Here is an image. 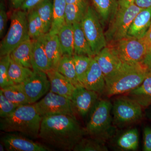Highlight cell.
<instances>
[{
  "instance_id": "f35d334b",
  "label": "cell",
  "mask_w": 151,
  "mask_h": 151,
  "mask_svg": "<svg viewBox=\"0 0 151 151\" xmlns=\"http://www.w3.org/2000/svg\"><path fill=\"white\" fill-rule=\"evenodd\" d=\"M44 1L45 0H25L20 9L28 12L34 9Z\"/></svg>"
},
{
  "instance_id": "74e56055",
  "label": "cell",
  "mask_w": 151,
  "mask_h": 151,
  "mask_svg": "<svg viewBox=\"0 0 151 151\" xmlns=\"http://www.w3.org/2000/svg\"><path fill=\"white\" fill-rule=\"evenodd\" d=\"M144 151H151V128L146 127L143 131V147Z\"/></svg>"
},
{
  "instance_id": "ee69618b",
  "label": "cell",
  "mask_w": 151,
  "mask_h": 151,
  "mask_svg": "<svg viewBox=\"0 0 151 151\" xmlns=\"http://www.w3.org/2000/svg\"><path fill=\"white\" fill-rule=\"evenodd\" d=\"M25 0H9V4L12 9L14 10L20 9Z\"/></svg>"
},
{
  "instance_id": "60d3db41",
  "label": "cell",
  "mask_w": 151,
  "mask_h": 151,
  "mask_svg": "<svg viewBox=\"0 0 151 151\" xmlns=\"http://www.w3.org/2000/svg\"><path fill=\"white\" fill-rule=\"evenodd\" d=\"M142 39L145 44L147 50H148L151 47V23L148 30Z\"/></svg>"
},
{
  "instance_id": "3957f363",
  "label": "cell",
  "mask_w": 151,
  "mask_h": 151,
  "mask_svg": "<svg viewBox=\"0 0 151 151\" xmlns=\"http://www.w3.org/2000/svg\"><path fill=\"white\" fill-rule=\"evenodd\" d=\"M142 64L123 63L115 74L106 79L105 93L108 97L127 94L139 86L150 74Z\"/></svg>"
},
{
  "instance_id": "83f0119b",
  "label": "cell",
  "mask_w": 151,
  "mask_h": 151,
  "mask_svg": "<svg viewBox=\"0 0 151 151\" xmlns=\"http://www.w3.org/2000/svg\"><path fill=\"white\" fill-rule=\"evenodd\" d=\"M56 70L64 76L76 87L81 85L77 79L73 56L63 55Z\"/></svg>"
},
{
  "instance_id": "277c9868",
  "label": "cell",
  "mask_w": 151,
  "mask_h": 151,
  "mask_svg": "<svg viewBox=\"0 0 151 151\" xmlns=\"http://www.w3.org/2000/svg\"><path fill=\"white\" fill-rule=\"evenodd\" d=\"M112 103L106 99L99 100L89 114L85 130L86 135L106 141L115 134L112 116Z\"/></svg>"
},
{
  "instance_id": "bcb514c9",
  "label": "cell",
  "mask_w": 151,
  "mask_h": 151,
  "mask_svg": "<svg viewBox=\"0 0 151 151\" xmlns=\"http://www.w3.org/2000/svg\"><path fill=\"white\" fill-rule=\"evenodd\" d=\"M6 149L2 143L1 142V144H0V151H4Z\"/></svg>"
},
{
  "instance_id": "44dd1931",
  "label": "cell",
  "mask_w": 151,
  "mask_h": 151,
  "mask_svg": "<svg viewBox=\"0 0 151 151\" xmlns=\"http://www.w3.org/2000/svg\"><path fill=\"white\" fill-rule=\"evenodd\" d=\"M127 96L135 100L142 108L151 105V73L139 86L127 93Z\"/></svg>"
},
{
  "instance_id": "5bb4252c",
  "label": "cell",
  "mask_w": 151,
  "mask_h": 151,
  "mask_svg": "<svg viewBox=\"0 0 151 151\" xmlns=\"http://www.w3.org/2000/svg\"><path fill=\"white\" fill-rule=\"evenodd\" d=\"M94 58L100 65L105 80L113 76L124 63L112 47H105Z\"/></svg>"
},
{
  "instance_id": "cb8c5ba5",
  "label": "cell",
  "mask_w": 151,
  "mask_h": 151,
  "mask_svg": "<svg viewBox=\"0 0 151 151\" xmlns=\"http://www.w3.org/2000/svg\"><path fill=\"white\" fill-rule=\"evenodd\" d=\"M63 55L73 56L74 53V33L73 25H63L57 34Z\"/></svg>"
},
{
  "instance_id": "6da1fadb",
  "label": "cell",
  "mask_w": 151,
  "mask_h": 151,
  "mask_svg": "<svg viewBox=\"0 0 151 151\" xmlns=\"http://www.w3.org/2000/svg\"><path fill=\"white\" fill-rule=\"evenodd\" d=\"M86 135L76 117L60 114L42 118L39 138L55 148L71 151Z\"/></svg>"
},
{
  "instance_id": "d6a6232c",
  "label": "cell",
  "mask_w": 151,
  "mask_h": 151,
  "mask_svg": "<svg viewBox=\"0 0 151 151\" xmlns=\"http://www.w3.org/2000/svg\"><path fill=\"white\" fill-rule=\"evenodd\" d=\"M105 141L97 138H83L73 148L74 151H108Z\"/></svg>"
},
{
  "instance_id": "b9f144b4",
  "label": "cell",
  "mask_w": 151,
  "mask_h": 151,
  "mask_svg": "<svg viewBox=\"0 0 151 151\" xmlns=\"http://www.w3.org/2000/svg\"><path fill=\"white\" fill-rule=\"evenodd\" d=\"M142 64L148 68L149 69L151 67V47L147 51Z\"/></svg>"
},
{
  "instance_id": "8992f818",
  "label": "cell",
  "mask_w": 151,
  "mask_h": 151,
  "mask_svg": "<svg viewBox=\"0 0 151 151\" xmlns=\"http://www.w3.org/2000/svg\"><path fill=\"white\" fill-rule=\"evenodd\" d=\"M142 107L127 95L116 98L112 104L113 124L124 128L140 121L143 117Z\"/></svg>"
},
{
  "instance_id": "7a4b0ae2",
  "label": "cell",
  "mask_w": 151,
  "mask_h": 151,
  "mask_svg": "<svg viewBox=\"0 0 151 151\" xmlns=\"http://www.w3.org/2000/svg\"><path fill=\"white\" fill-rule=\"evenodd\" d=\"M42 119L34 104L20 105L10 115L1 118L0 129L36 139L39 137Z\"/></svg>"
},
{
  "instance_id": "7402d4cb",
  "label": "cell",
  "mask_w": 151,
  "mask_h": 151,
  "mask_svg": "<svg viewBox=\"0 0 151 151\" xmlns=\"http://www.w3.org/2000/svg\"><path fill=\"white\" fill-rule=\"evenodd\" d=\"M32 40L28 38L19 45L10 53L11 58L17 63L32 69L31 53Z\"/></svg>"
},
{
  "instance_id": "d4e9b609",
  "label": "cell",
  "mask_w": 151,
  "mask_h": 151,
  "mask_svg": "<svg viewBox=\"0 0 151 151\" xmlns=\"http://www.w3.org/2000/svg\"><path fill=\"white\" fill-rule=\"evenodd\" d=\"M118 0H92L98 15L104 22H111L118 10Z\"/></svg>"
},
{
  "instance_id": "7dc6e473",
  "label": "cell",
  "mask_w": 151,
  "mask_h": 151,
  "mask_svg": "<svg viewBox=\"0 0 151 151\" xmlns=\"http://www.w3.org/2000/svg\"><path fill=\"white\" fill-rule=\"evenodd\" d=\"M149 71H150V73H151V67L149 68Z\"/></svg>"
},
{
  "instance_id": "5b68a950",
  "label": "cell",
  "mask_w": 151,
  "mask_h": 151,
  "mask_svg": "<svg viewBox=\"0 0 151 151\" xmlns=\"http://www.w3.org/2000/svg\"><path fill=\"white\" fill-rule=\"evenodd\" d=\"M27 14L21 9L14 10L11 14L10 27L0 44V56L10 54L14 49L29 37Z\"/></svg>"
},
{
  "instance_id": "9a60e30c",
  "label": "cell",
  "mask_w": 151,
  "mask_h": 151,
  "mask_svg": "<svg viewBox=\"0 0 151 151\" xmlns=\"http://www.w3.org/2000/svg\"><path fill=\"white\" fill-rule=\"evenodd\" d=\"M82 86L99 94L105 93L106 85L105 76L100 65L94 57L92 58L91 65L86 73Z\"/></svg>"
},
{
  "instance_id": "2e32d148",
  "label": "cell",
  "mask_w": 151,
  "mask_h": 151,
  "mask_svg": "<svg viewBox=\"0 0 151 151\" xmlns=\"http://www.w3.org/2000/svg\"><path fill=\"white\" fill-rule=\"evenodd\" d=\"M46 73L50 83V91L71 100L76 86L55 69H52Z\"/></svg>"
},
{
  "instance_id": "e575fe53",
  "label": "cell",
  "mask_w": 151,
  "mask_h": 151,
  "mask_svg": "<svg viewBox=\"0 0 151 151\" xmlns=\"http://www.w3.org/2000/svg\"><path fill=\"white\" fill-rule=\"evenodd\" d=\"M10 55L1 56L0 59V86L1 89L13 84L9 78V69L10 63Z\"/></svg>"
},
{
  "instance_id": "30bf717a",
  "label": "cell",
  "mask_w": 151,
  "mask_h": 151,
  "mask_svg": "<svg viewBox=\"0 0 151 151\" xmlns=\"http://www.w3.org/2000/svg\"><path fill=\"white\" fill-rule=\"evenodd\" d=\"M34 105L42 118L60 114L75 117L76 113L71 100L50 91Z\"/></svg>"
},
{
  "instance_id": "7c38bea8",
  "label": "cell",
  "mask_w": 151,
  "mask_h": 151,
  "mask_svg": "<svg viewBox=\"0 0 151 151\" xmlns=\"http://www.w3.org/2000/svg\"><path fill=\"white\" fill-rule=\"evenodd\" d=\"M99 95L97 92L86 89L82 85L76 87L71 101L76 113L82 118H86L99 101Z\"/></svg>"
},
{
  "instance_id": "ba28073f",
  "label": "cell",
  "mask_w": 151,
  "mask_h": 151,
  "mask_svg": "<svg viewBox=\"0 0 151 151\" xmlns=\"http://www.w3.org/2000/svg\"><path fill=\"white\" fill-rule=\"evenodd\" d=\"M142 9L135 4L127 8H118L105 34L107 42L112 44L127 37L132 22Z\"/></svg>"
},
{
  "instance_id": "1f68e13d",
  "label": "cell",
  "mask_w": 151,
  "mask_h": 151,
  "mask_svg": "<svg viewBox=\"0 0 151 151\" xmlns=\"http://www.w3.org/2000/svg\"><path fill=\"white\" fill-rule=\"evenodd\" d=\"M28 29L29 37L32 40H35L45 34L43 24L35 9L28 12Z\"/></svg>"
},
{
  "instance_id": "d590c367",
  "label": "cell",
  "mask_w": 151,
  "mask_h": 151,
  "mask_svg": "<svg viewBox=\"0 0 151 151\" xmlns=\"http://www.w3.org/2000/svg\"><path fill=\"white\" fill-rule=\"evenodd\" d=\"M19 105L13 103L5 96L0 90V117L6 118L16 110Z\"/></svg>"
},
{
  "instance_id": "e0dca14e",
  "label": "cell",
  "mask_w": 151,
  "mask_h": 151,
  "mask_svg": "<svg viewBox=\"0 0 151 151\" xmlns=\"http://www.w3.org/2000/svg\"><path fill=\"white\" fill-rule=\"evenodd\" d=\"M32 40L31 64L34 71L48 72L52 70L51 64L43 45V36Z\"/></svg>"
},
{
  "instance_id": "603a6c76",
  "label": "cell",
  "mask_w": 151,
  "mask_h": 151,
  "mask_svg": "<svg viewBox=\"0 0 151 151\" xmlns=\"http://www.w3.org/2000/svg\"><path fill=\"white\" fill-rule=\"evenodd\" d=\"M73 25L74 33V54L94 57L91 47L81 28L80 23Z\"/></svg>"
},
{
  "instance_id": "7bdbcfd3",
  "label": "cell",
  "mask_w": 151,
  "mask_h": 151,
  "mask_svg": "<svg viewBox=\"0 0 151 151\" xmlns=\"http://www.w3.org/2000/svg\"><path fill=\"white\" fill-rule=\"evenodd\" d=\"M136 0H118V6L120 8H127L135 4Z\"/></svg>"
},
{
  "instance_id": "4316f807",
  "label": "cell",
  "mask_w": 151,
  "mask_h": 151,
  "mask_svg": "<svg viewBox=\"0 0 151 151\" xmlns=\"http://www.w3.org/2000/svg\"><path fill=\"white\" fill-rule=\"evenodd\" d=\"M89 5L87 1L78 4H67L65 12V23L73 24L81 22Z\"/></svg>"
},
{
  "instance_id": "ac0fdd59",
  "label": "cell",
  "mask_w": 151,
  "mask_h": 151,
  "mask_svg": "<svg viewBox=\"0 0 151 151\" xmlns=\"http://www.w3.org/2000/svg\"><path fill=\"white\" fill-rule=\"evenodd\" d=\"M113 136L112 145L116 150L122 151H134L138 150L139 134L137 128H131Z\"/></svg>"
},
{
  "instance_id": "52a82bcc",
  "label": "cell",
  "mask_w": 151,
  "mask_h": 151,
  "mask_svg": "<svg viewBox=\"0 0 151 151\" xmlns=\"http://www.w3.org/2000/svg\"><path fill=\"white\" fill-rule=\"evenodd\" d=\"M80 24L94 57L107 46V42L99 15L92 6H88L87 12Z\"/></svg>"
},
{
  "instance_id": "4fadbf2b",
  "label": "cell",
  "mask_w": 151,
  "mask_h": 151,
  "mask_svg": "<svg viewBox=\"0 0 151 151\" xmlns=\"http://www.w3.org/2000/svg\"><path fill=\"white\" fill-rule=\"evenodd\" d=\"M23 135L6 133L1 137L2 143L8 151H50L52 150L42 144L36 142Z\"/></svg>"
},
{
  "instance_id": "f6af8a7d",
  "label": "cell",
  "mask_w": 151,
  "mask_h": 151,
  "mask_svg": "<svg viewBox=\"0 0 151 151\" xmlns=\"http://www.w3.org/2000/svg\"><path fill=\"white\" fill-rule=\"evenodd\" d=\"M87 0H66L67 4H78L87 1Z\"/></svg>"
},
{
  "instance_id": "4dcf8cb0",
  "label": "cell",
  "mask_w": 151,
  "mask_h": 151,
  "mask_svg": "<svg viewBox=\"0 0 151 151\" xmlns=\"http://www.w3.org/2000/svg\"><path fill=\"white\" fill-rule=\"evenodd\" d=\"M33 73L31 68L20 65L11 58L9 78L13 84H21Z\"/></svg>"
},
{
  "instance_id": "ab89813d",
  "label": "cell",
  "mask_w": 151,
  "mask_h": 151,
  "mask_svg": "<svg viewBox=\"0 0 151 151\" xmlns=\"http://www.w3.org/2000/svg\"><path fill=\"white\" fill-rule=\"evenodd\" d=\"M135 4L142 9L151 8V0H136Z\"/></svg>"
},
{
  "instance_id": "9c48e42d",
  "label": "cell",
  "mask_w": 151,
  "mask_h": 151,
  "mask_svg": "<svg viewBox=\"0 0 151 151\" xmlns=\"http://www.w3.org/2000/svg\"><path fill=\"white\" fill-rule=\"evenodd\" d=\"M112 44V47L124 63L142 64L147 51L142 39L127 36Z\"/></svg>"
},
{
  "instance_id": "f1b7e54d",
  "label": "cell",
  "mask_w": 151,
  "mask_h": 151,
  "mask_svg": "<svg viewBox=\"0 0 151 151\" xmlns=\"http://www.w3.org/2000/svg\"><path fill=\"white\" fill-rule=\"evenodd\" d=\"M43 24L45 34L51 29L53 20V0H45L34 9Z\"/></svg>"
},
{
  "instance_id": "836d02e7",
  "label": "cell",
  "mask_w": 151,
  "mask_h": 151,
  "mask_svg": "<svg viewBox=\"0 0 151 151\" xmlns=\"http://www.w3.org/2000/svg\"><path fill=\"white\" fill-rule=\"evenodd\" d=\"M73 58L77 79L78 82L82 86L93 57L85 55L73 54Z\"/></svg>"
},
{
  "instance_id": "8d00e7d4",
  "label": "cell",
  "mask_w": 151,
  "mask_h": 151,
  "mask_svg": "<svg viewBox=\"0 0 151 151\" xmlns=\"http://www.w3.org/2000/svg\"><path fill=\"white\" fill-rule=\"evenodd\" d=\"M8 21L7 14L5 6L3 2L0 4V37L3 38L6 28Z\"/></svg>"
},
{
  "instance_id": "ffe728a7",
  "label": "cell",
  "mask_w": 151,
  "mask_h": 151,
  "mask_svg": "<svg viewBox=\"0 0 151 151\" xmlns=\"http://www.w3.org/2000/svg\"><path fill=\"white\" fill-rule=\"evenodd\" d=\"M44 47L48 57L52 69H55L63 55L60 48L59 40L57 35L48 33L43 35Z\"/></svg>"
},
{
  "instance_id": "8fae6325",
  "label": "cell",
  "mask_w": 151,
  "mask_h": 151,
  "mask_svg": "<svg viewBox=\"0 0 151 151\" xmlns=\"http://www.w3.org/2000/svg\"><path fill=\"white\" fill-rule=\"evenodd\" d=\"M21 84L30 104L35 103L50 90V81L47 73L43 71H33Z\"/></svg>"
},
{
  "instance_id": "f546056e",
  "label": "cell",
  "mask_w": 151,
  "mask_h": 151,
  "mask_svg": "<svg viewBox=\"0 0 151 151\" xmlns=\"http://www.w3.org/2000/svg\"><path fill=\"white\" fill-rule=\"evenodd\" d=\"M5 96L13 103L19 105L30 104L21 84H14L1 89Z\"/></svg>"
},
{
  "instance_id": "d6986e66",
  "label": "cell",
  "mask_w": 151,
  "mask_h": 151,
  "mask_svg": "<svg viewBox=\"0 0 151 151\" xmlns=\"http://www.w3.org/2000/svg\"><path fill=\"white\" fill-rule=\"evenodd\" d=\"M151 23V8L143 9L132 22L127 36L142 39L145 35Z\"/></svg>"
},
{
  "instance_id": "484cf974",
  "label": "cell",
  "mask_w": 151,
  "mask_h": 151,
  "mask_svg": "<svg viewBox=\"0 0 151 151\" xmlns=\"http://www.w3.org/2000/svg\"><path fill=\"white\" fill-rule=\"evenodd\" d=\"M66 0H53V20L50 34L57 35L59 30L65 24V12Z\"/></svg>"
}]
</instances>
